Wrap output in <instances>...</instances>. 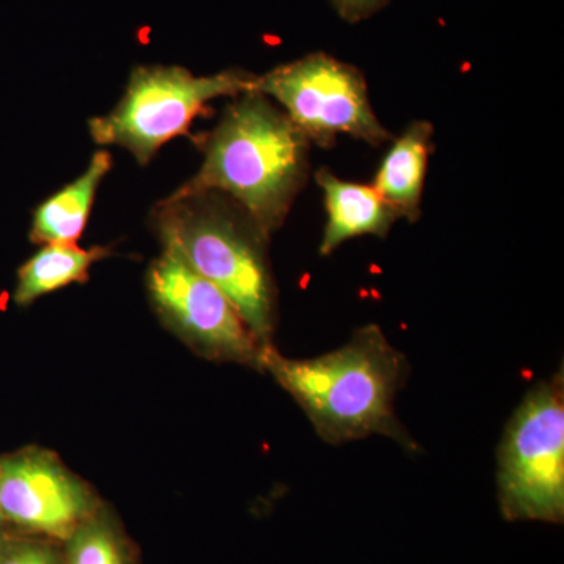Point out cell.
<instances>
[{"mask_svg":"<svg viewBox=\"0 0 564 564\" xmlns=\"http://www.w3.org/2000/svg\"><path fill=\"white\" fill-rule=\"evenodd\" d=\"M148 291L159 314L204 355L261 369L269 345L259 343L225 293L172 248L163 247L152 262Z\"/></svg>","mask_w":564,"mask_h":564,"instance_id":"7","label":"cell"},{"mask_svg":"<svg viewBox=\"0 0 564 564\" xmlns=\"http://www.w3.org/2000/svg\"><path fill=\"white\" fill-rule=\"evenodd\" d=\"M256 91L280 104L303 135L326 150L340 135L372 147L392 139L375 115L361 70L325 52L282 63L258 76Z\"/></svg>","mask_w":564,"mask_h":564,"instance_id":"6","label":"cell"},{"mask_svg":"<svg viewBox=\"0 0 564 564\" xmlns=\"http://www.w3.org/2000/svg\"><path fill=\"white\" fill-rule=\"evenodd\" d=\"M234 99L204 139L202 169L169 198L221 193L270 236L306 184L311 141L262 93Z\"/></svg>","mask_w":564,"mask_h":564,"instance_id":"2","label":"cell"},{"mask_svg":"<svg viewBox=\"0 0 564 564\" xmlns=\"http://www.w3.org/2000/svg\"><path fill=\"white\" fill-rule=\"evenodd\" d=\"M91 510V494L54 455L29 451L0 459L3 519L68 540L90 518Z\"/></svg>","mask_w":564,"mask_h":564,"instance_id":"8","label":"cell"},{"mask_svg":"<svg viewBox=\"0 0 564 564\" xmlns=\"http://www.w3.org/2000/svg\"><path fill=\"white\" fill-rule=\"evenodd\" d=\"M256 82L258 76L243 69L198 77L182 66H139L120 104L90 121L93 140L102 147L124 148L147 165L163 144L187 135L207 104L256 91Z\"/></svg>","mask_w":564,"mask_h":564,"instance_id":"5","label":"cell"},{"mask_svg":"<svg viewBox=\"0 0 564 564\" xmlns=\"http://www.w3.org/2000/svg\"><path fill=\"white\" fill-rule=\"evenodd\" d=\"M334 11L348 24H358L384 9L391 0H329Z\"/></svg>","mask_w":564,"mask_h":564,"instance_id":"15","label":"cell"},{"mask_svg":"<svg viewBox=\"0 0 564 564\" xmlns=\"http://www.w3.org/2000/svg\"><path fill=\"white\" fill-rule=\"evenodd\" d=\"M68 541V564H129L124 544L102 518L90 516Z\"/></svg>","mask_w":564,"mask_h":564,"instance_id":"13","label":"cell"},{"mask_svg":"<svg viewBox=\"0 0 564 564\" xmlns=\"http://www.w3.org/2000/svg\"><path fill=\"white\" fill-rule=\"evenodd\" d=\"M0 564H62L57 552L36 541L0 543Z\"/></svg>","mask_w":564,"mask_h":564,"instance_id":"14","label":"cell"},{"mask_svg":"<svg viewBox=\"0 0 564 564\" xmlns=\"http://www.w3.org/2000/svg\"><path fill=\"white\" fill-rule=\"evenodd\" d=\"M2 522H3V516L0 513V533H2Z\"/></svg>","mask_w":564,"mask_h":564,"instance_id":"16","label":"cell"},{"mask_svg":"<svg viewBox=\"0 0 564 564\" xmlns=\"http://www.w3.org/2000/svg\"><path fill=\"white\" fill-rule=\"evenodd\" d=\"M109 254L106 248L84 250L76 243H47L18 272L14 303L25 306L40 296L87 280L93 263Z\"/></svg>","mask_w":564,"mask_h":564,"instance_id":"12","label":"cell"},{"mask_svg":"<svg viewBox=\"0 0 564 564\" xmlns=\"http://www.w3.org/2000/svg\"><path fill=\"white\" fill-rule=\"evenodd\" d=\"M497 500L507 521L562 524L564 518L563 367L530 388L497 447Z\"/></svg>","mask_w":564,"mask_h":564,"instance_id":"4","label":"cell"},{"mask_svg":"<svg viewBox=\"0 0 564 564\" xmlns=\"http://www.w3.org/2000/svg\"><path fill=\"white\" fill-rule=\"evenodd\" d=\"M163 247L225 293L259 343L272 345L276 288L269 259L270 236L228 196L217 192L166 198L154 210Z\"/></svg>","mask_w":564,"mask_h":564,"instance_id":"3","label":"cell"},{"mask_svg":"<svg viewBox=\"0 0 564 564\" xmlns=\"http://www.w3.org/2000/svg\"><path fill=\"white\" fill-rule=\"evenodd\" d=\"M110 169V152H95L80 177L41 203L33 212L32 242L76 243L87 226L99 184Z\"/></svg>","mask_w":564,"mask_h":564,"instance_id":"11","label":"cell"},{"mask_svg":"<svg viewBox=\"0 0 564 564\" xmlns=\"http://www.w3.org/2000/svg\"><path fill=\"white\" fill-rule=\"evenodd\" d=\"M261 369L291 393L325 443L386 436L417 454V443L395 413L397 395L410 378V362L380 326H361L343 347L315 358H285L269 345Z\"/></svg>","mask_w":564,"mask_h":564,"instance_id":"1","label":"cell"},{"mask_svg":"<svg viewBox=\"0 0 564 564\" xmlns=\"http://www.w3.org/2000/svg\"><path fill=\"white\" fill-rule=\"evenodd\" d=\"M315 181L322 188L326 209L325 229L318 247L321 256L333 254L356 237L384 239L399 221L395 212L373 185L340 180L326 169L315 174Z\"/></svg>","mask_w":564,"mask_h":564,"instance_id":"9","label":"cell"},{"mask_svg":"<svg viewBox=\"0 0 564 564\" xmlns=\"http://www.w3.org/2000/svg\"><path fill=\"white\" fill-rule=\"evenodd\" d=\"M434 128L429 121H414L395 140L375 174L373 188L395 212L399 220L415 223L422 215L423 185Z\"/></svg>","mask_w":564,"mask_h":564,"instance_id":"10","label":"cell"}]
</instances>
